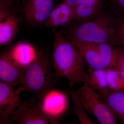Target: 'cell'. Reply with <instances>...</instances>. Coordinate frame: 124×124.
<instances>
[{"mask_svg": "<svg viewBox=\"0 0 124 124\" xmlns=\"http://www.w3.org/2000/svg\"><path fill=\"white\" fill-rule=\"evenodd\" d=\"M53 35L51 64L57 77L66 79L71 89L75 85L84 83L86 64L82 55L62 31L54 32Z\"/></svg>", "mask_w": 124, "mask_h": 124, "instance_id": "cell-1", "label": "cell"}, {"mask_svg": "<svg viewBox=\"0 0 124 124\" xmlns=\"http://www.w3.org/2000/svg\"><path fill=\"white\" fill-rule=\"evenodd\" d=\"M116 17L104 10L93 19L81 22H72L63 27L64 29L62 32L70 41L107 43L117 46Z\"/></svg>", "mask_w": 124, "mask_h": 124, "instance_id": "cell-2", "label": "cell"}, {"mask_svg": "<svg viewBox=\"0 0 124 124\" xmlns=\"http://www.w3.org/2000/svg\"><path fill=\"white\" fill-rule=\"evenodd\" d=\"M52 67L48 49L37 48L35 58L27 69L16 90L20 93L29 92L39 99L57 83L58 78Z\"/></svg>", "mask_w": 124, "mask_h": 124, "instance_id": "cell-3", "label": "cell"}, {"mask_svg": "<svg viewBox=\"0 0 124 124\" xmlns=\"http://www.w3.org/2000/svg\"><path fill=\"white\" fill-rule=\"evenodd\" d=\"M70 42L79 52L89 68L94 69L115 68L116 46L107 43Z\"/></svg>", "mask_w": 124, "mask_h": 124, "instance_id": "cell-4", "label": "cell"}, {"mask_svg": "<svg viewBox=\"0 0 124 124\" xmlns=\"http://www.w3.org/2000/svg\"><path fill=\"white\" fill-rule=\"evenodd\" d=\"M76 91L87 112L94 116L99 124H116L118 120L102 100L98 92L85 84Z\"/></svg>", "mask_w": 124, "mask_h": 124, "instance_id": "cell-5", "label": "cell"}, {"mask_svg": "<svg viewBox=\"0 0 124 124\" xmlns=\"http://www.w3.org/2000/svg\"><path fill=\"white\" fill-rule=\"evenodd\" d=\"M57 0H22L18 8L25 22L31 26L44 24Z\"/></svg>", "mask_w": 124, "mask_h": 124, "instance_id": "cell-6", "label": "cell"}, {"mask_svg": "<svg viewBox=\"0 0 124 124\" xmlns=\"http://www.w3.org/2000/svg\"><path fill=\"white\" fill-rule=\"evenodd\" d=\"M66 95L64 92L54 88L38 99L42 112L49 123L59 124L68 106Z\"/></svg>", "mask_w": 124, "mask_h": 124, "instance_id": "cell-7", "label": "cell"}, {"mask_svg": "<svg viewBox=\"0 0 124 124\" xmlns=\"http://www.w3.org/2000/svg\"><path fill=\"white\" fill-rule=\"evenodd\" d=\"M12 122L18 124H46L49 122L42 112L38 98L33 96L22 101L10 116Z\"/></svg>", "mask_w": 124, "mask_h": 124, "instance_id": "cell-8", "label": "cell"}, {"mask_svg": "<svg viewBox=\"0 0 124 124\" xmlns=\"http://www.w3.org/2000/svg\"><path fill=\"white\" fill-rule=\"evenodd\" d=\"M13 86L0 81V124H13L10 116L22 101Z\"/></svg>", "mask_w": 124, "mask_h": 124, "instance_id": "cell-9", "label": "cell"}, {"mask_svg": "<svg viewBox=\"0 0 124 124\" xmlns=\"http://www.w3.org/2000/svg\"><path fill=\"white\" fill-rule=\"evenodd\" d=\"M5 50L11 60L26 70L35 58L37 53V48L24 41L10 45Z\"/></svg>", "mask_w": 124, "mask_h": 124, "instance_id": "cell-10", "label": "cell"}, {"mask_svg": "<svg viewBox=\"0 0 124 124\" xmlns=\"http://www.w3.org/2000/svg\"><path fill=\"white\" fill-rule=\"evenodd\" d=\"M26 70L19 67L9 57L5 50L0 54V81L12 85L22 83Z\"/></svg>", "mask_w": 124, "mask_h": 124, "instance_id": "cell-11", "label": "cell"}, {"mask_svg": "<svg viewBox=\"0 0 124 124\" xmlns=\"http://www.w3.org/2000/svg\"><path fill=\"white\" fill-rule=\"evenodd\" d=\"M75 14V10L62 1L55 5L44 24L49 28L64 27L73 22Z\"/></svg>", "mask_w": 124, "mask_h": 124, "instance_id": "cell-12", "label": "cell"}, {"mask_svg": "<svg viewBox=\"0 0 124 124\" xmlns=\"http://www.w3.org/2000/svg\"><path fill=\"white\" fill-rule=\"evenodd\" d=\"M98 93L117 120L124 124V90L113 91L107 89Z\"/></svg>", "mask_w": 124, "mask_h": 124, "instance_id": "cell-13", "label": "cell"}, {"mask_svg": "<svg viewBox=\"0 0 124 124\" xmlns=\"http://www.w3.org/2000/svg\"><path fill=\"white\" fill-rule=\"evenodd\" d=\"M104 0H85L75 9L73 22H81L93 19L104 10Z\"/></svg>", "mask_w": 124, "mask_h": 124, "instance_id": "cell-14", "label": "cell"}, {"mask_svg": "<svg viewBox=\"0 0 124 124\" xmlns=\"http://www.w3.org/2000/svg\"><path fill=\"white\" fill-rule=\"evenodd\" d=\"M19 17L12 15L0 22V46L12 45L19 31Z\"/></svg>", "mask_w": 124, "mask_h": 124, "instance_id": "cell-15", "label": "cell"}, {"mask_svg": "<svg viewBox=\"0 0 124 124\" xmlns=\"http://www.w3.org/2000/svg\"><path fill=\"white\" fill-rule=\"evenodd\" d=\"M84 84L99 93L108 89L106 69H94L88 67Z\"/></svg>", "mask_w": 124, "mask_h": 124, "instance_id": "cell-16", "label": "cell"}, {"mask_svg": "<svg viewBox=\"0 0 124 124\" xmlns=\"http://www.w3.org/2000/svg\"><path fill=\"white\" fill-rule=\"evenodd\" d=\"M65 91L71 98L72 104V112L77 117L80 124H97L89 116L76 91L68 89Z\"/></svg>", "mask_w": 124, "mask_h": 124, "instance_id": "cell-17", "label": "cell"}, {"mask_svg": "<svg viewBox=\"0 0 124 124\" xmlns=\"http://www.w3.org/2000/svg\"><path fill=\"white\" fill-rule=\"evenodd\" d=\"M107 78L108 89L113 91L124 90V80L116 69H106Z\"/></svg>", "mask_w": 124, "mask_h": 124, "instance_id": "cell-18", "label": "cell"}, {"mask_svg": "<svg viewBox=\"0 0 124 124\" xmlns=\"http://www.w3.org/2000/svg\"><path fill=\"white\" fill-rule=\"evenodd\" d=\"M105 5L107 10L116 16L124 15V0H104Z\"/></svg>", "mask_w": 124, "mask_h": 124, "instance_id": "cell-19", "label": "cell"}, {"mask_svg": "<svg viewBox=\"0 0 124 124\" xmlns=\"http://www.w3.org/2000/svg\"><path fill=\"white\" fill-rule=\"evenodd\" d=\"M18 13L17 8L3 0H0V22L12 15Z\"/></svg>", "mask_w": 124, "mask_h": 124, "instance_id": "cell-20", "label": "cell"}, {"mask_svg": "<svg viewBox=\"0 0 124 124\" xmlns=\"http://www.w3.org/2000/svg\"><path fill=\"white\" fill-rule=\"evenodd\" d=\"M116 33L118 46L124 49V15L116 17Z\"/></svg>", "mask_w": 124, "mask_h": 124, "instance_id": "cell-21", "label": "cell"}, {"mask_svg": "<svg viewBox=\"0 0 124 124\" xmlns=\"http://www.w3.org/2000/svg\"><path fill=\"white\" fill-rule=\"evenodd\" d=\"M116 58L115 69L124 80V49L121 46H116Z\"/></svg>", "mask_w": 124, "mask_h": 124, "instance_id": "cell-22", "label": "cell"}, {"mask_svg": "<svg viewBox=\"0 0 124 124\" xmlns=\"http://www.w3.org/2000/svg\"><path fill=\"white\" fill-rule=\"evenodd\" d=\"M85 0H63V1L65 2L69 7L75 10L79 5Z\"/></svg>", "mask_w": 124, "mask_h": 124, "instance_id": "cell-23", "label": "cell"}, {"mask_svg": "<svg viewBox=\"0 0 124 124\" xmlns=\"http://www.w3.org/2000/svg\"><path fill=\"white\" fill-rule=\"evenodd\" d=\"M18 9L22 0H3Z\"/></svg>", "mask_w": 124, "mask_h": 124, "instance_id": "cell-24", "label": "cell"}, {"mask_svg": "<svg viewBox=\"0 0 124 124\" xmlns=\"http://www.w3.org/2000/svg\"><path fill=\"white\" fill-rule=\"evenodd\" d=\"M62 0V1H63V0Z\"/></svg>", "mask_w": 124, "mask_h": 124, "instance_id": "cell-25", "label": "cell"}]
</instances>
